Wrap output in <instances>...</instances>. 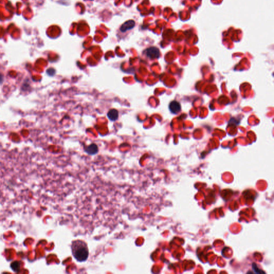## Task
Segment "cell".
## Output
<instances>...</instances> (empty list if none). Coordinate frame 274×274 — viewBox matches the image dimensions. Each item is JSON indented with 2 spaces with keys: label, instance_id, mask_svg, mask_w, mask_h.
Listing matches in <instances>:
<instances>
[{
  "label": "cell",
  "instance_id": "cell-5",
  "mask_svg": "<svg viewBox=\"0 0 274 274\" xmlns=\"http://www.w3.org/2000/svg\"><path fill=\"white\" fill-rule=\"evenodd\" d=\"M86 153L89 155H95L98 153L99 149L98 146L95 144H92L90 145L87 147L85 149Z\"/></svg>",
  "mask_w": 274,
  "mask_h": 274
},
{
  "label": "cell",
  "instance_id": "cell-7",
  "mask_svg": "<svg viewBox=\"0 0 274 274\" xmlns=\"http://www.w3.org/2000/svg\"><path fill=\"white\" fill-rule=\"evenodd\" d=\"M252 268H253L254 271H255L256 273H257V274H259V273H265L264 271H260V270H259V269H258L257 267V265L255 264H254V263L252 264Z\"/></svg>",
  "mask_w": 274,
  "mask_h": 274
},
{
  "label": "cell",
  "instance_id": "cell-3",
  "mask_svg": "<svg viewBox=\"0 0 274 274\" xmlns=\"http://www.w3.org/2000/svg\"><path fill=\"white\" fill-rule=\"evenodd\" d=\"M169 108L172 113H177L181 110V106L177 101H173L170 103Z\"/></svg>",
  "mask_w": 274,
  "mask_h": 274
},
{
  "label": "cell",
  "instance_id": "cell-1",
  "mask_svg": "<svg viewBox=\"0 0 274 274\" xmlns=\"http://www.w3.org/2000/svg\"><path fill=\"white\" fill-rule=\"evenodd\" d=\"M72 255L80 262L87 260L89 257V249L85 241L82 240H73L71 244Z\"/></svg>",
  "mask_w": 274,
  "mask_h": 274
},
{
  "label": "cell",
  "instance_id": "cell-4",
  "mask_svg": "<svg viewBox=\"0 0 274 274\" xmlns=\"http://www.w3.org/2000/svg\"><path fill=\"white\" fill-rule=\"evenodd\" d=\"M135 21L133 20L127 21L121 26L120 30L122 32H125L129 30L132 29L135 26Z\"/></svg>",
  "mask_w": 274,
  "mask_h": 274
},
{
  "label": "cell",
  "instance_id": "cell-6",
  "mask_svg": "<svg viewBox=\"0 0 274 274\" xmlns=\"http://www.w3.org/2000/svg\"><path fill=\"white\" fill-rule=\"evenodd\" d=\"M118 112L115 109L110 110L107 113V116L111 121H116L118 118Z\"/></svg>",
  "mask_w": 274,
  "mask_h": 274
},
{
  "label": "cell",
  "instance_id": "cell-8",
  "mask_svg": "<svg viewBox=\"0 0 274 274\" xmlns=\"http://www.w3.org/2000/svg\"><path fill=\"white\" fill-rule=\"evenodd\" d=\"M3 81V75L0 74V84H2Z\"/></svg>",
  "mask_w": 274,
  "mask_h": 274
},
{
  "label": "cell",
  "instance_id": "cell-2",
  "mask_svg": "<svg viewBox=\"0 0 274 274\" xmlns=\"http://www.w3.org/2000/svg\"><path fill=\"white\" fill-rule=\"evenodd\" d=\"M146 55L148 57L151 59H155L160 57V53L158 48L153 47L148 48L146 50Z\"/></svg>",
  "mask_w": 274,
  "mask_h": 274
}]
</instances>
